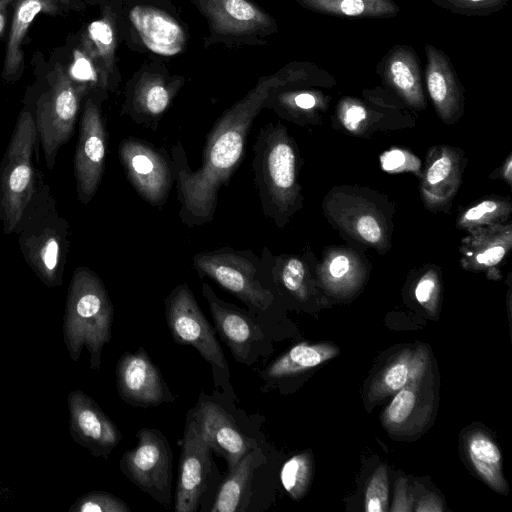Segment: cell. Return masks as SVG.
<instances>
[{
    "label": "cell",
    "instance_id": "obj_2",
    "mask_svg": "<svg viewBox=\"0 0 512 512\" xmlns=\"http://www.w3.org/2000/svg\"><path fill=\"white\" fill-rule=\"evenodd\" d=\"M14 233L18 235L24 261L39 280L50 288L61 286L70 249V229L43 179Z\"/></svg>",
    "mask_w": 512,
    "mask_h": 512
},
{
    "label": "cell",
    "instance_id": "obj_43",
    "mask_svg": "<svg viewBox=\"0 0 512 512\" xmlns=\"http://www.w3.org/2000/svg\"><path fill=\"white\" fill-rule=\"evenodd\" d=\"M14 0H0V35H2L6 20H7V8Z\"/></svg>",
    "mask_w": 512,
    "mask_h": 512
},
{
    "label": "cell",
    "instance_id": "obj_32",
    "mask_svg": "<svg viewBox=\"0 0 512 512\" xmlns=\"http://www.w3.org/2000/svg\"><path fill=\"white\" fill-rule=\"evenodd\" d=\"M68 74L72 80L86 86L88 89L93 86L101 88L97 65L90 53L82 46L80 49L75 50Z\"/></svg>",
    "mask_w": 512,
    "mask_h": 512
},
{
    "label": "cell",
    "instance_id": "obj_11",
    "mask_svg": "<svg viewBox=\"0 0 512 512\" xmlns=\"http://www.w3.org/2000/svg\"><path fill=\"white\" fill-rule=\"evenodd\" d=\"M119 158L136 192L153 206L164 204L174 182L164 152L142 139L128 137L119 145Z\"/></svg>",
    "mask_w": 512,
    "mask_h": 512
},
{
    "label": "cell",
    "instance_id": "obj_34",
    "mask_svg": "<svg viewBox=\"0 0 512 512\" xmlns=\"http://www.w3.org/2000/svg\"><path fill=\"white\" fill-rule=\"evenodd\" d=\"M417 396L413 386H405L392 399L386 412L385 419L391 425L403 424L413 412Z\"/></svg>",
    "mask_w": 512,
    "mask_h": 512
},
{
    "label": "cell",
    "instance_id": "obj_23",
    "mask_svg": "<svg viewBox=\"0 0 512 512\" xmlns=\"http://www.w3.org/2000/svg\"><path fill=\"white\" fill-rule=\"evenodd\" d=\"M255 467L254 452H247L230 470L220 485L212 512L245 511L251 499V479Z\"/></svg>",
    "mask_w": 512,
    "mask_h": 512
},
{
    "label": "cell",
    "instance_id": "obj_41",
    "mask_svg": "<svg viewBox=\"0 0 512 512\" xmlns=\"http://www.w3.org/2000/svg\"><path fill=\"white\" fill-rule=\"evenodd\" d=\"M506 253L502 245H495L485 249L476 256V261L485 266H493L499 263Z\"/></svg>",
    "mask_w": 512,
    "mask_h": 512
},
{
    "label": "cell",
    "instance_id": "obj_30",
    "mask_svg": "<svg viewBox=\"0 0 512 512\" xmlns=\"http://www.w3.org/2000/svg\"><path fill=\"white\" fill-rule=\"evenodd\" d=\"M127 503L105 491H92L78 497L69 512H129Z\"/></svg>",
    "mask_w": 512,
    "mask_h": 512
},
{
    "label": "cell",
    "instance_id": "obj_17",
    "mask_svg": "<svg viewBox=\"0 0 512 512\" xmlns=\"http://www.w3.org/2000/svg\"><path fill=\"white\" fill-rule=\"evenodd\" d=\"M377 71L383 82L408 104L416 108L425 106L420 61L412 46L391 47L377 65Z\"/></svg>",
    "mask_w": 512,
    "mask_h": 512
},
{
    "label": "cell",
    "instance_id": "obj_1",
    "mask_svg": "<svg viewBox=\"0 0 512 512\" xmlns=\"http://www.w3.org/2000/svg\"><path fill=\"white\" fill-rule=\"evenodd\" d=\"M285 69L261 78L244 98L227 109L210 130L202 153V165L193 171L180 141L172 147L171 167L180 203V220L201 226L214 218L218 194L241 163L252 123L270 91L299 78Z\"/></svg>",
    "mask_w": 512,
    "mask_h": 512
},
{
    "label": "cell",
    "instance_id": "obj_37",
    "mask_svg": "<svg viewBox=\"0 0 512 512\" xmlns=\"http://www.w3.org/2000/svg\"><path fill=\"white\" fill-rule=\"evenodd\" d=\"M498 210V203L492 200H485L476 206L471 207L463 216V222L476 223L483 221Z\"/></svg>",
    "mask_w": 512,
    "mask_h": 512
},
{
    "label": "cell",
    "instance_id": "obj_21",
    "mask_svg": "<svg viewBox=\"0 0 512 512\" xmlns=\"http://www.w3.org/2000/svg\"><path fill=\"white\" fill-rule=\"evenodd\" d=\"M175 87L158 74L142 76L132 87L123 112L138 125L157 130L159 120L169 108Z\"/></svg>",
    "mask_w": 512,
    "mask_h": 512
},
{
    "label": "cell",
    "instance_id": "obj_20",
    "mask_svg": "<svg viewBox=\"0 0 512 512\" xmlns=\"http://www.w3.org/2000/svg\"><path fill=\"white\" fill-rule=\"evenodd\" d=\"M197 4L218 33L244 35L272 25L269 15L248 0H197Z\"/></svg>",
    "mask_w": 512,
    "mask_h": 512
},
{
    "label": "cell",
    "instance_id": "obj_44",
    "mask_svg": "<svg viewBox=\"0 0 512 512\" xmlns=\"http://www.w3.org/2000/svg\"><path fill=\"white\" fill-rule=\"evenodd\" d=\"M13 495V491L9 487L3 486L2 483L0 482V498L8 499L12 498Z\"/></svg>",
    "mask_w": 512,
    "mask_h": 512
},
{
    "label": "cell",
    "instance_id": "obj_25",
    "mask_svg": "<svg viewBox=\"0 0 512 512\" xmlns=\"http://www.w3.org/2000/svg\"><path fill=\"white\" fill-rule=\"evenodd\" d=\"M81 46L90 53L97 65L101 88L107 89L113 70L116 47L115 30L111 18L105 16L91 22L83 35Z\"/></svg>",
    "mask_w": 512,
    "mask_h": 512
},
{
    "label": "cell",
    "instance_id": "obj_4",
    "mask_svg": "<svg viewBox=\"0 0 512 512\" xmlns=\"http://www.w3.org/2000/svg\"><path fill=\"white\" fill-rule=\"evenodd\" d=\"M252 169L262 212L281 227L298 195L296 153L283 126L268 124L259 130Z\"/></svg>",
    "mask_w": 512,
    "mask_h": 512
},
{
    "label": "cell",
    "instance_id": "obj_29",
    "mask_svg": "<svg viewBox=\"0 0 512 512\" xmlns=\"http://www.w3.org/2000/svg\"><path fill=\"white\" fill-rule=\"evenodd\" d=\"M311 457L302 453L287 460L280 472L284 489L293 499H301L307 492L311 478Z\"/></svg>",
    "mask_w": 512,
    "mask_h": 512
},
{
    "label": "cell",
    "instance_id": "obj_39",
    "mask_svg": "<svg viewBox=\"0 0 512 512\" xmlns=\"http://www.w3.org/2000/svg\"><path fill=\"white\" fill-rule=\"evenodd\" d=\"M436 292V281L432 276L426 275L418 282L414 294L421 305L431 302Z\"/></svg>",
    "mask_w": 512,
    "mask_h": 512
},
{
    "label": "cell",
    "instance_id": "obj_22",
    "mask_svg": "<svg viewBox=\"0 0 512 512\" xmlns=\"http://www.w3.org/2000/svg\"><path fill=\"white\" fill-rule=\"evenodd\" d=\"M14 13L9 31L4 61L3 77L7 81L18 80L23 69L22 42L29 26L40 12L54 14V0H14Z\"/></svg>",
    "mask_w": 512,
    "mask_h": 512
},
{
    "label": "cell",
    "instance_id": "obj_27",
    "mask_svg": "<svg viewBox=\"0 0 512 512\" xmlns=\"http://www.w3.org/2000/svg\"><path fill=\"white\" fill-rule=\"evenodd\" d=\"M468 456L480 477L493 489L504 492L502 456L497 445L483 432L473 433L467 440Z\"/></svg>",
    "mask_w": 512,
    "mask_h": 512
},
{
    "label": "cell",
    "instance_id": "obj_18",
    "mask_svg": "<svg viewBox=\"0 0 512 512\" xmlns=\"http://www.w3.org/2000/svg\"><path fill=\"white\" fill-rule=\"evenodd\" d=\"M202 292L221 339L230 348L235 359L244 362L252 343L262 338L261 330L244 313L220 300L208 283H203Z\"/></svg>",
    "mask_w": 512,
    "mask_h": 512
},
{
    "label": "cell",
    "instance_id": "obj_36",
    "mask_svg": "<svg viewBox=\"0 0 512 512\" xmlns=\"http://www.w3.org/2000/svg\"><path fill=\"white\" fill-rule=\"evenodd\" d=\"M452 169V163L448 156L436 159L429 167L426 180L429 185H437L448 177Z\"/></svg>",
    "mask_w": 512,
    "mask_h": 512
},
{
    "label": "cell",
    "instance_id": "obj_10",
    "mask_svg": "<svg viewBox=\"0 0 512 512\" xmlns=\"http://www.w3.org/2000/svg\"><path fill=\"white\" fill-rule=\"evenodd\" d=\"M165 315L176 343L193 346L211 365L227 368L215 331L186 283L177 285L165 299Z\"/></svg>",
    "mask_w": 512,
    "mask_h": 512
},
{
    "label": "cell",
    "instance_id": "obj_6",
    "mask_svg": "<svg viewBox=\"0 0 512 512\" xmlns=\"http://www.w3.org/2000/svg\"><path fill=\"white\" fill-rule=\"evenodd\" d=\"M88 90L72 80L68 71L57 64L49 89L35 103L33 113L38 143L49 170L56 164L59 149L75 132L81 102Z\"/></svg>",
    "mask_w": 512,
    "mask_h": 512
},
{
    "label": "cell",
    "instance_id": "obj_19",
    "mask_svg": "<svg viewBox=\"0 0 512 512\" xmlns=\"http://www.w3.org/2000/svg\"><path fill=\"white\" fill-rule=\"evenodd\" d=\"M425 79L429 96L439 114L447 119L457 114L463 103V87L450 58L433 44H426Z\"/></svg>",
    "mask_w": 512,
    "mask_h": 512
},
{
    "label": "cell",
    "instance_id": "obj_9",
    "mask_svg": "<svg viewBox=\"0 0 512 512\" xmlns=\"http://www.w3.org/2000/svg\"><path fill=\"white\" fill-rule=\"evenodd\" d=\"M100 99L88 97L83 105L73 159L78 200L88 204L95 196L104 173L107 130Z\"/></svg>",
    "mask_w": 512,
    "mask_h": 512
},
{
    "label": "cell",
    "instance_id": "obj_40",
    "mask_svg": "<svg viewBox=\"0 0 512 512\" xmlns=\"http://www.w3.org/2000/svg\"><path fill=\"white\" fill-rule=\"evenodd\" d=\"M407 161V155L401 150L393 149L381 156V165L385 171L401 170Z\"/></svg>",
    "mask_w": 512,
    "mask_h": 512
},
{
    "label": "cell",
    "instance_id": "obj_42",
    "mask_svg": "<svg viewBox=\"0 0 512 512\" xmlns=\"http://www.w3.org/2000/svg\"><path fill=\"white\" fill-rule=\"evenodd\" d=\"M350 261L345 255L335 256L329 264V273L334 279L343 278L349 271Z\"/></svg>",
    "mask_w": 512,
    "mask_h": 512
},
{
    "label": "cell",
    "instance_id": "obj_28",
    "mask_svg": "<svg viewBox=\"0 0 512 512\" xmlns=\"http://www.w3.org/2000/svg\"><path fill=\"white\" fill-rule=\"evenodd\" d=\"M423 369L422 358H414L410 353H404L383 372L378 382L379 391L385 394L397 392L412 380L419 378Z\"/></svg>",
    "mask_w": 512,
    "mask_h": 512
},
{
    "label": "cell",
    "instance_id": "obj_8",
    "mask_svg": "<svg viewBox=\"0 0 512 512\" xmlns=\"http://www.w3.org/2000/svg\"><path fill=\"white\" fill-rule=\"evenodd\" d=\"M137 445L120 460L122 473L165 508L171 505L173 454L166 437L156 429H140Z\"/></svg>",
    "mask_w": 512,
    "mask_h": 512
},
{
    "label": "cell",
    "instance_id": "obj_33",
    "mask_svg": "<svg viewBox=\"0 0 512 512\" xmlns=\"http://www.w3.org/2000/svg\"><path fill=\"white\" fill-rule=\"evenodd\" d=\"M388 474L384 465H380L370 478L365 493V510L383 512L388 506Z\"/></svg>",
    "mask_w": 512,
    "mask_h": 512
},
{
    "label": "cell",
    "instance_id": "obj_16",
    "mask_svg": "<svg viewBox=\"0 0 512 512\" xmlns=\"http://www.w3.org/2000/svg\"><path fill=\"white\" fill-rule=\"evenodd\" d=\"M129 19L146 48L162 56L179 54L186 42L182 26L166 12L149 5H136Z\"/></svg>",
    "mask_w": 512,
    "mask_h": 512
},
{
    "label": "cell",
    "instance_id": "obj_38",
    "mask_svg": "<svg viewBox=\"0 0 512 512\" xmlns=\"http://www.w3.org/2000/svg\"><path fill=\"white\" fill-rule=\"evenodd\" d=\"M359 235L369 243H377L381 238V227L373 216H363L357 223Z\"/></svg>",
    "mask_w": 512,
    "mask_h": 512
},
{
    "label": "cell",
    "instance_id": "obj_35",
    "mask_svg": "<svg viewBox=\"0 0 512 512\" xmlns=\"http://www.w3.org/2000/svg\"><path fill=\"white\" fill-rule=\"evenodd\" d=\"M367 117L366 109L357 103L351 102L342 109L341 120L349 131H355Z\"/></svg>",
    "mask_w": 512,
    "mask_h": 512
},
{
    "label": "cell",
    "instance_id": "obj_14",
    "mask_svg": "<svg viewBox=\"0 0 512 512\" xmlns=\"http://www.w3.org/2000/svg\"><path fill=\"white\" fill-rule=\"evenodd\" d=\"M211 471L210 448L189 413L178 465L175 511L195 512Z\"/></svg>",
    "mask_w": 512,
    "mask_h": 512
},
{
    "label": "cell",
    "instance_id": "obj_26",
    "mask_svg": "<svg viewBox=\"0 0 512 512\" xmlns=\"http://www.w3.org/2000/svg\"><path fill=\"white\" fill-rule=\"evenodd\" d=\"M338 349L330 344L300 343L271 363L265 374L270 378L294 375L333 358Z\"/></svg>",
    "mask_w": 512,
    "mask_h": 512
},
{
    "label": "cell",
    "instance_id": "obj_13",
    "mask_svg": "<svg viewBox=\"0 0 512 512\" xmlns=\"http://www.w3.org/2000/svg\"><path fill=\"white\" fill-rule=\"evenodd\" d=\"M116 384L121 399L132 406H158L174 401L158 367L141 347L119 358Z\"/></svg>",
    "mask_w": 512,
    "mask_h": 512
},
{
    "label": "cell",
    "instance_id": "obj_7",
    "mask_svg": "<svg viewBox=\"0 0 512 512\" xmlns=\"http://www.w3.org/2000/svg\"><path fill=\"white\" fill-rule=\"evenodd\" d=\"M192 263L200 278H210L251 309L265 311L273 302L259 280L260 258L250 250L224 246L195 254Z\"/></svg>",
    "mask_w": 512,
    "mask_h": 512
},
{
    "label": "cell",
    "instance_id": "obj_12",
    "mask_svg": "<svg viewBox=\"0 0 512 512\" xmlns=\"http://www.w3.org/2000/svg\"><path fill=\"white\" fill-rule=\"evenodd\" d=\"M67 402L72 439L93 456L107 459L121 440L116 424L81 390L70 391Z\"/></svg>",
    "mask_w": 512,
    "mask_h": 512
},
{
    "label": "cell",
    "instance_id": "obj_24",
    "mask_svg": "<svg viewBox=\"0 0 512 512\" xmlns=\"http://www.w3.org/2000/svg\"><path fill=\"white\" fill-rule=\"evenodd\" d=\"M313 12L349 19L395 17L400 7L393 0H296Z\"/></svg>",
    "mask_w": 512,
    "mask_h": 512
},
{
    "label": "cell",
    "instance_id": "obj_45",
    "mask_svg": "<svg viewBox=\"0 0 512 512\" xmlns=\"http://www.w3.org/2000/svg\"><path fill=\"white\" fill-rule=\"evenodd\" d=\"M511 166H512L511 159L508 158L507 164H506V169L504 171L505 172V176H506L508 181L511 180Z\"/></svg>",
    "mask_w": 512,
    "mask_h": 512
},
{
    "label": "cell",
    "instance_id": "obj_3",
    "mask_svg": "<svg viewBox=\"0 0 512 512\" xmlns=\"http://www.w3.org/2000/svg\"><path fill=\"white\" fill-rule=\"evenodd\" d=\"M114 309L99 276L87 267H78L71 278L64 317V343L70 358L78 361L85 347L90 368L99 371L101 354L111 339Z\"/></svg>",
    "mask_w": 512,
    "mask_h": 512
},
{
    "label": "cell",
    "instance_id": "obj_31",
    "mask_svg": "<svg viewBox=\"0 0 512 512\" xmlns=\"http://www.w3.org/2000/svg\"><path fill=\"white\" fill-rule=\"evenodd\" d=\"M435 5L462 16H490L502 10L509 0H430Z\"/></svg>",
    "mask_w": 512,
    "mask_h": 512
},
{
    "label": "cell",
    "instance_id": "obj_15",
    "mask_svg": "<svg viewBox=\"0 0 512 512\" xmlns=\"http://www.w3.org/2000/svg\"><path fill=\"white\" fill-rule=\"evenodd\" d=\"M195 425L210 449L225 458L228 470L249 452V445L222 407L200 401L190 412Z\"/></svg>",
    "mask_w": 512,
    "mask_h": 512
},
{
    "label": "cell",
    "instance_id": "obj_5",
    "mask_svg": "<svg viewBox=\"0 0 512 512\" xmlns=\"http://www.w3.org/2000/svg\"><path fill=\"white\" fill-rule=\"evenodd\" d=\"M38 148L33 109L25 106L0 163V221L6 235L15 232L42 179L33 163Z\"/></svg>",
    "mask_w": 512,
    "mask_h": 512
}]
</instances>
